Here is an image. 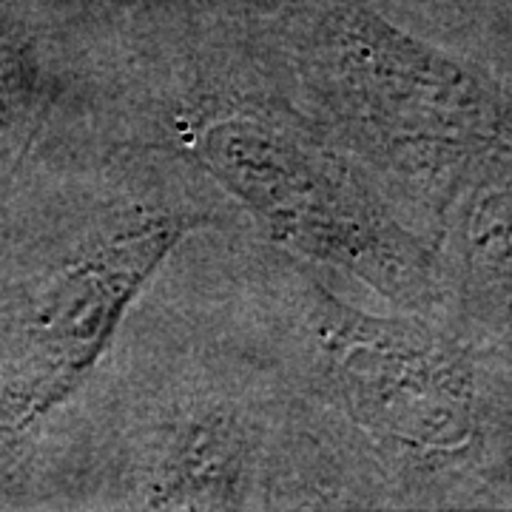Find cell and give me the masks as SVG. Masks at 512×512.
<instances>
[{
    "label": "cell",
    "instance_id": "6",
    "mask_svg": "<svg viewBox=\"0 0 512 512\" xmlns=\"http://www.w3.org/2000/svg\"><path fill=\"white\" fill-rule=\"evenodd\" d=\"M77 74L57 35L26 0H0V228L29 160L69 109Z\"/></svg>",
    "mask_w": 512,
    "mask_h": 512
},
{
    "label": "cell",
    "instance_id": "1",
    "mask_svg": "<svg viewBox=\"0 0 512 512\" xmlns=\"http://www.w3.org/2000/svg\"><path fill=\"white\" fill-rule=\"evenodd\" d=\"M154 131L279 251L356 279L402 313L447 319L456 308L436 242L262 60L185 63L160 92Z\"/></svg>",
    "mask_w": 512,
    "mask_h": 512
},
{
    "label": "cell",
    "instance_id": "3",
    "mask_svg": "<svg viewBox=\"0 0 512 512\" xmlns=\"http://www.w3.org/2000/svg\"><path fill=\"white\" fill-rule=\"evenodd\" d=\"M302 402L328 410L404 498H456L507 476V353L501 339L450 319L382 316L345 302L311 265H291Z\"/></svg>",
    "mask_w": 512,
    "mask_h": 512
},
{
    "label": "cell",
    "instance_id": "5",
    "mask_svg": "<svg viewBox=\"0 0 512 512\" xmlns=\"http://www.w3.org/2000/svg\"><path fill=\"white\" fill-rule=\"evenodd\" d=\"M114 444L109 478L94 498L114 510L202 512L328 501L313 481L311 430L254 382L194 373L148 393Z\"/></svg>",
    "mask_w": 512,
    "mask_h": 512
},
{
    "label": "cell",
    "instance_id": "4",
    "mask_svg": "<svg viewBox=\"0 0 512 512\" xmlns=\"http://www.w3.org/2000/svg\"><path fill=\"white\" fill-rule=\"evenodd\" d=\"M208 225L191 197L140 191L35 237L12 220L0 228V507L23 504L49 427L92 382L165 262Z\"/></svg>",
    "mask_w": 512,
    "mask_h": 512
},
{
    "label": "cell",
    "instance_id": "2",
    "mask_svg": "<svg viewBox=\"0 0 512 512\" xmlns=\"http://www.w3.org/2000/svg\"><path fill=\"white\" fill-rule=\"evenodd\" d=\"M259 60L399 202L436 222L510 171V92L476 63L399 29L367 0H282Z\"/></svg>",
    "mask_w": 512,
    "mask_h": 512
}]
</instances>
